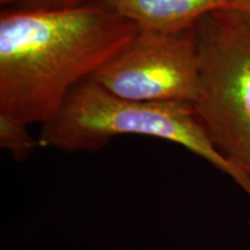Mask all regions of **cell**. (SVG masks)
I'll return each instance as SVG.
<instances>
[{"mask_svg": "<svg viewBox=\"0 0 250 250\" xmlns=\"http://www.w3.org/2000/svg\"><path fill=\"white\" fill-rule=\"evenodd\" d=\"M121 136L166 140L191 152L233 180L250 197V174L215 148L189 103H156L120 98L93 79L72 90L54 120L42 125V147L98 152Z\"/></svg>", "mask_w": 250, "mask_h": 250, "instance_id": "cell-2", "label": "cell"}, {"mask_svg": "<svg viewBox=\"0 0 250 250\" xmlns=\"http://www.w3.org/2000/svg\"><path fill=\"white\" fill-rule=\"evenodd\" d=\"M28 127L29 125L0 114V147L15 161L27 160L42 147L40 138L33 137Z\"/></svg>", "mask_w": 250, "mask_h": 250, "instance_id": "cell-6", "label": "cell"}, {"mask_svg": "<svg viewBox=\"0 0 250 250\" xmlns=\"http://www.w3.org/2000/svg\"><path fill=\"white\" fill-rule=\"evenodd\" d=\"M228 8L236 9L250 15V0H228Z\"/></svg>", "mask_w": 250, "mask_h": 250, "instance_id": "cell-8", "label": "cell"}, {"mask_svg": "<svg viewBox=\"0 0 250 250\" xmlns=\"http://www.w3.org/2000/svg\"><path fill=\"white\" fill-rule=\"evenodd\" d=\"M93 0H14L12 7L24 9H62L89 4Z\"/></svg>", "mask_w": 250, "mask_h": 250, "instance_id": "cell-7", "label": "cell"}, {"mask_svg": "<svg viewBox=\"0 0 250 250\" xmlns=\"http://www.w3.org/2000/svg\"><path fill=\"white\" fill-rule=\"evenodd\" d=\"M139 31L175 34L192 29L204 15L228 7V0H93Z\"/></svg>", "mask_w": 250, "mask_h": 250, "instance_id": "cell-5", "label": "cell"}, {"mask_svg": "<svg viewBox=\"0 0 250 250\" xmlns=\"http://www.w3.org/2000/svg\"><path fill=\"white\" fill-rule=\"evenodd\" d=\"M138 31L95 2L62 9L2 8L0 114L29 126L46 124L72 90Z\"/></svg>", "mask_w": 250, "mask_h": 250, "instance_id": "cell-1", "label": "cell"}, {"mask_svg": "<svg viewBox=\"0 0 250 250\" xmlns=\"http://www.w3.org/2000/svg\"><path fill=\"white\" fill-rule=\"evenodd\" d=\"M198 88L192 103L215 148L250 171V15L221 8L193 27Z\"/></svg>", "mask_w": 250, "mask_h": 250, "instance_id": "cell-3", "label": "cell"}, {"mask_svg": "<svg viewBox=\"0 0 250 250\" xmlns=\"http://www.w3.org/2000/svg\"><path fill=\"white\" fill-rule=\"evenodd\" d=\"M90 79L123 99L192 105L198 88L195 30L175 34L138 31Z\"/></svg>", "mask_w": 250, "mask_h": 250, "instance_id": "cell-4", "label": "cell"}, {"mask_svg": "<svg viewBox=\"0 0 250 250\" xmlns=\"http://www.w3.org/2000/svg\"><path fill=\"white\" fill-rule=\"evenodd\" d=\"M249 174H250V171H249ZM249 227H250V220H249Z\"/></svg>", "mask_w": 250, "mask_h": 250, "instance_id": "cell-9", "label": "cell"}]
</instances>
